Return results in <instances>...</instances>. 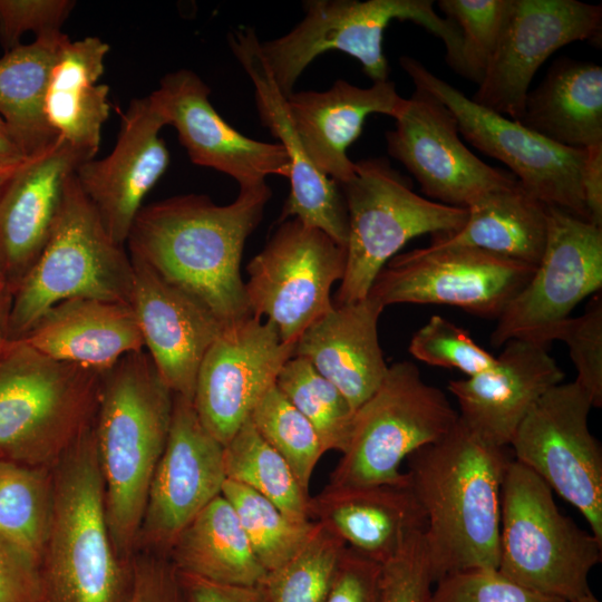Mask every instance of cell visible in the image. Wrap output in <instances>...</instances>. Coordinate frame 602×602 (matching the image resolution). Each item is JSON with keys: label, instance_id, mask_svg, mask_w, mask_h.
Returning a JSON list of instances; mask_svg holds the SVG:
<instances>
[{"label": "cell", "instance_id": "obj_1", "mask_svg": "<svg viewBox=\"0 0 602 602\" xmlns=\"http://www.w3.org/2000/svg\"><path fill=\"white\" fill-rule=\"evenodd\" d=\"M272 192L265 183L240 187L236 198L216 205L185 194L142 207L126 243L147 263L224 326L252 317L240 264L245 241L262 220Z\"/></svg>", "mask_w": 602, "mask_h": 602}, {"label": "cell", "instance_id": "obj_2", "mask_svg": "<svg viewBox=\"0 0 602 602\" xmlns=\"http://www.w3.org/2000/svg\"><path fill=\"white\" fill-rule=\"evenodd\" d=\"M406 460L409 486L426 517L433 584L457 572L497 570L507 447L486 443L458 418L448 434Z\"/></svg>", "mask_w": 602, "mask_h": 602}, {"label": "cell", "instance_id": "obj_3", "mask_svg": "<svg viewBox=\"0 0 602 602\" xmlns=\"http://www.w3.org/2000/svg\"><path fill=\"white\" fill-rule=\"evenodd\" d=\"M174 394L146 350L103 373L93 433L116 553L132 561L149 486L166 445Z\"/></svg>", "mask_w": 602, "mask_h": 602}, {"label": "cell", "instance_id": "obj_4", "mask_svg": "<svg viewBox=\"0 0 602 602\" xmlns=\"http://www.w3.org/2000/svg\"><path fill=\"white\" fill-rule=\"evenodd\" d=\"M52 478L38 602H128L133 560L116 553L109 533L93 425L52 466Z\"/></svg>", "mask_w": 602, "mask_h": 602}, {"label": "cell", "instance_id": "obj_5", "mask_svg": "<svg viewBox=\"0 0 602 602\" xmlns=\"http://www.w3.org/2000/svg\"><path fill=\"white\" fill-rule=\"evenodd\" d=\"M103 373L9 340L0 358V458L51 468L94 424Z\"/></svg>", "mask_w": 602, "mask_h": 602}, {"label": "cell", "instance_id": "obj_6", "mask_svg": "<svg viewBox=\"0 0 602 602\" xmlns=\"http://www.w3.org/2000/svg\"><path fill=\"white\" fill-rule=\"evenodd\" d=\"M107 233L75 173L51 235L12 292L8 339L23 338L56 304L75 298L130 304L133 264Z\"/></svg>", "mask_w": 602, "mask_h": 602}, {"label": "cell", "instance_id": "obj_7", "mask_svg": "<svg viewBox=\"0 0 602 602\" xmlns=\"http://www.w3.org/2000/svg\"><path fill=\"white\" fill-rule=\"evenodd\" d=\"M602 542L559 509L553 491L511 459L502 486L497 571L536 592L574 602L591 590Z\"/></svg>", "mask_w": 602, "mask_h": 602}, {"label": "cell", "instance_id": "obj_8", "mask_svg": "<svg viewBox=\"0 0 602 602\" xmlns=\"http://www.w3.org/2000/svg\"><path fill=\"white\" fill-rule=\"evenodd\" d=\"M303 19L285 35L261 41L260 51L278 87L288 97L318 56L337 50L356 58L373 81L388 80L383 32L397 20H410L440 38L446 62L458 71L460 30L441 18L433 0H305Z\"/></svg>", "mask_w": 602, "mask_h": 602}, {"label": "cell", "instance_id": "obj_9", "mask_svg": "<svg viewBox=\"0 0 602 602\" xmlns=\"http://www.w3.org/2000/svg\"><path fill=\"white\" fill-rule=\"evenodd\" d=\"M339 186L348 212V237L334 305L366 298L378 273L408 241L454 233L467 219L465 207L415 193L411 182L386 157L356 162L353 177Z\"/></svg>", "mask_w": 602, "mask_h": 602}, {"label": "cell", "instance_id": "obj_10", "mask_svg": "<svg viewBox=\"0 0 602 602\" xmlns=\"http://www.w3.org/2000/svg\"><path fill=\"white\" fill-rule=\"evenodd\" d=\"M457 420L446 395L427 383L415 363L395 362L355 410L348 444L327 485H407L401 463L448 434Z\"/></svg>", "mask_w": 602, "mask_h": 602}, {"label": "cell", "instance_id": "obj_11", "mask_svg": "<svg viewBox=\"0 0 602 602\" xmlns=\"http://www.w3.org/2000/svg\"><path fill=\"white\" fill-rule=\"evenodd\" d=\"M399 64L416 89L430 94L450 110L459 134L505 164L531 195L546 206L589 221L581 185L586 149L555 144L520 122L476 104L412 57L402 56Z\"/></svg>", "mask_w": 602, "mask_h": 602}, {"label": "cell", "instance_id": "obj_12", "mask_svg": "<svg viewBox=\"0 0 602 602\" xmlns=\"http://www.w3.org/2000/svg\"><path fill=\"white\" fill-rule=\"evenodd\" d=\"M592 407L579 383H557L525 416L509 448L516 462L581 513L602 542V450L589 428Z\"/></svg>", "mask_w": 602, "mask_h": 602}, {"label": "cell", "instance_id": "obj_13", "mask_svg": "<svg viewBox=\"0 0 602 602\" xmlns=\"http://www.w3.org/2000/svg\"><path fill=\"white\" fill-rule=\"evenodd\" d=\"M344 269V246L297 219L281 222L246 266L252 315H265L282 342L295 344L308 327L332 309L330 290Z\"/></svg>", "mask_w": 602, "mask_h": 602}, {"label": "cell", "instance_id": "obj_14", "mask_svg": "<svg viewBox=\"0 0 602 602\" xmlns=\"http://www.w3.org/2000/svg\"><path fill=\"white\" fill-rule=\"evenodd\" d=\"M535 266L480 249L429 244L395 255L376 276L369 295L396 303L446 304L497 319L531 280Z\"/></svg>", "mask_w": 602, "mask_h": 602}, {"label": "cell", "instance_id": "obj_15", "mask_svg": "<svg viewBox=\"0 0 602 602\" xmlns=\"http://www.w3.org/2000/svg\"><path fill=\"white\" fill-rule=\"evenodd\" d=\"M602 288V227L547 206L545 247L527 284L491 333L493 347L524 340L548 347L573 309Z\"/></svg>", "mask_w": 602, "mask_h": 602}, {"label": "cell", "instance_id": "obj_16", "mask_svg": "<svg viewBox=\"0 0 602 602\" xmlns=\"http://www.w3.org/2000/svg\"><path fill=\"white\" fill-rule=\"evenodd\" d=\"M226 480L224 446L201 423L193 399L174 395L165 448L148 491L137 546L167 556L187 524Z\"/></svg>", "mask_w": 602, "mask_h": 602}, {"label": "cell", "instance_id": "obj_17", "mask_svg": "<svg viewBox=\"0 0 602 602\" xmlns=\"http://www.w3.org/2000/svg\"><path fill=\"white\" fill-rule=\"evenodd\" d=\"M602 7L576 0H509L498 45L472 100L520 120L530 85L542 64L565 45L594 40Z\"/></svg>", "mask_w": 602, "mask_h": 602}, {"label": "cell", "instance_id": "obj_18", "mask_svg": "<svg viewBox=\"0 0 602 602\" xmlns=\"http://www.w3.org/2000/svg\"><path fill=\"white\" fill-rule=\"evenodd\" d=\"M295 344L253 315L225 327L200 365L193 404L207 431L225 446L275 385Z\"/></svg>", "mask_w": 602, "mask_h": 602}, {"label": "cell", "instance_id": "obj_19", "mask_svg": "<svg viewBox=\"0 0 602 602\" xmlns=\"http://www.w3.org/2000/svg\"><path fill=\"white\" fill-rule=\"evenodd\" d=\"M459 135L450 110L416 89L395 128L386 132L387 151L431 201L466 208L486 191L516 178L475 156Z\"/></svg>", "mask_w": 602, "mask_h": 602}, {"label": "cell", "instance_id": "obj_20", "mask_svg": "<svg viewBox=\"0 0 602 602\" xmlns=\"http://www.w3.org/2000/svg\"><path fill=\"white\" fill-rule=\"evenodd\" d=\"M210 87L190 69L166 74L149 99L167 125L175 127L192 163L233 177L240 187L290 176V158L279 143L244 136L215 110Z\"/></svg>", "mask_w": 602, "mask_h": 602}, {"label": "cell", "instance_id": "obj_21", "mask_svg": "<svg viewBox=\"0 0 602 602\" xmlns=\"http://www.w3.org/2000/svg\"><path fill=\"white\" fill-rule=\"evenodd\" d=\"M166 125L148 96L133 99L123 114L111 153L81 163L75 172L82 193L117 244L126 243L143 200L168 167L169 153L159 136Z\"/></svg>", "mask_w": 602, "mask_h": 602}, {"label": "cell", "instance_id": "obj_22", "mask_svg": "<svg viewBox=\"0 0 602 602\" xmlns=\"http://www.w3.org/2000/svg\"><path fill=\"white\" fill-rule=\"evenodd\" d=\"M227 41L252 81L261 123L278 138L291 162L290 194L283 205L280 222L297 219L307 226L324 232L346 247L348 212L342 191L308 158L289 115L287 97L261 55L256 31L247 27L239 28L229 33Z\"/></svg>", "mask_w": 602, "mask_h": 602}, {"label": "cell", "instance_id": "obj_23", "mask_svg": "<svg viewBox=\"0 0 602 602\" xmlns=\"http://www.w3.org/2000/svg\"><path fill=\"white\" fill-rule=\"evenodd\" d=\"M129 258L130 305L144 348L172 392L193 399L203 357L225 327L195 298L140 259Z\"/></svg>", "mask_w": 602, "mask_h": 602}, {"label": "cell", "instance_id": "obj_24", "mask_svg": "<svg viewBox=\"0 0 602 602\" xmlns=\"http://www.w3.org/2000/svg\"><path fill=\"white\" fill-rule=\"evenodd\" d=\"M488 369L450 380L448 390L458 404L459 420L479 438L497 447L511 440L533 406L564 372L547 347L509 340Z\"/></svg>", "mask_w": 602, "mask_h": 602}, {"label": "cell", "instance_id": "obj_25", "mask_svg": "<svg viewBox=\"0 0 602 602\" xmlns=\"http://www.w3.org/2000/svg\"><path fill=\"white\" fill-rule=\"evenodd\" d=\"M88 159L59 139L29 158L9 179L0 200V272L12 292L51 235L68 177Z\"/></svg>", "mask_w": 602, "mask_h": 602}, {"label": "cell", "instance_id": "obj_26", "mask_svg": "<svg viewBox=\"0 0 602 602\" xmlns=\"http://www.w3.org/2000/svg\"><path fill=\"white\" fill-rule=\"evenodd\" d=\"M408 105L394 81L359 87L338 79L322 91H292L287 97L289 115L312 165L341 185L355 175L349 146L360 136L367 117L383 114L399 118Z\"/></svg>", "mask_w": 602, "mask_h": 602}, {"label": "cell", "instance_id": "obj_27", "mask_svg": "<svg viewBox=\"0 0 602 602\" xmlns=\"http://www.w3.org/2000/svg\"><path fill=\"white\" fill-rule=\"evenodd\" d=\"M311 521L321 523L356 552L385 564L418 533L424 511L407 485L326 486L309 498Z\"/></svg>", "mask_w": 602, "mask_h": 602}, {"label": "cell", "instance_id": "obj_28", "mask_svg": "<svg viewBox=\"0 0 602 602\" xmlns=\"http://www.w3.org/2000/svg\"><path fill=\"white\" fill-rule=\"evenodd\" d=\"M383 309L369 294L357 302L333 304L295 343L293 356L308 359L353 410L375 392L388 370L377 331Z\"/></svg>", "mask_w": 602, "mask_h": 602}, {"label": "cell", "instance_id": "obj_29", "mask_svg": "<svg viewBox=\"0 0 602 602\" xmlns=\"http://www.w3.org/2000/svg\"><path fill=\"white\" fill-rule=\"evenodd\" d=\"M19 340L54 360L99 372L144 350L130 304L88 298L56 304Z\"/></svg>", "mask_w": 602, "mask_h": 602}, {"label": "cell", "instance_id": "obj_30", "mask_svg": "<svg viewBox=\"0 0 602 602\" xmlns=\"http://www.w3.org/2000/svg\"><path fill=\"white\" fill-rule=\"evenodd\" d=\"M109 46L98 37L62 43L51 68L45 100L46 120L59 139L89 158L99 149L109 116V87L98 84Z\"/></svg>", "mask_w": 602, "mask_h": 602}, {"label": "cell", "instance_id": "obj_31", "mask_svg": "<svg viewBox=\"0 0 602 602\" xmlns=\"http://www.w3.org/2000/svg\"><path fill=\"white\" fill-rule=\"evenodd\" d=\"M518 122L565 147L602 144V67L556 59L537 87L528 90Z\"/></svg>", "mask_w": 602, "mask_h": 602}, {"label": "cell", "instance_id": "obj_32", "mask_svg": "<svg viewBox=\"0 0 602 602\" xmlns=\"http://www.w3.org/2000/svg\"><path fill=\"white\" fill-rule=\"evenodd\" d=\"M464 225L433 235L431 245H464L536 266L547 233V206L516 179L491 188L467 207Z\"/></svg>", "mask_w": 602, "mask_h": 602}, {"label": "cell", "instance_id": "obj_33", "mask_svg": "<svg viewBox=\"0 0 602 602\" xmlns=\"http://www.w3.org/2000/svg\"><path fill=\"white\" fill-rule=\"evenodd\" d=\"M167 557L177 572L221 583L255 585L266 574L222 494L178 534Z\"/></svg>", "mask_w": 602, "mask_h": 602}, {"label": "cell", "instance_id": "obj_34", "mask_svg": "<svg viewBox=\"0 0 602 602\" xmlns=\"http://www.w3.org/2000/svg\"><path fill=\"white\" fill-rule=\"evenodd\" d=\"M68 38L61 31L39 37L0 57V117L28 159L59 140L46 120L43 100L51 68Z\"/></svg>", "mask_w": 602, "mask_h": 602}, {"label": "cell", "instance_id": "obj_35", "mask_svg": "<svg viewBox=\"0 0 602 602\" xmlns=\"http://www.w3.org/2000/svg\"><path fill=\"white\" fill-rule=\"evenodd\" d=\"M226 479L240 483L272 502L289 520L311 521L309 498L284 458L249 419L224 446Z\"/></svg>", "mask_w": 602, "mask_h": 602}, {"label": "cell", "instance_id": "obj_36", "mask_svg": "<svg viewBox=\"0 0 602 602\" xmlns=\"http://www.w3.org/2000/svg\"><path fill=\"white\" fill-rule=\"evenodd\" d=\"M52 467L0 458V536L40 559L52 514Z\"/></svg>", "mask_w": 602, "mask_h": 602}, {"label": "cell", "instance_id": "obj_37", "mask_svg": "<svg viewBox=\"0 0 602 602\" xmlns=\"http://www.w3.org/2000/svg\"><path fill=\"white\" fill-rule=\"evenodd\" d=\"M275 385L311 423L326 452L344 450L355 410L343 394L308 359L291 357L281 368Z\"/></svg>", "mask_w": 602, "mask_h": 602}, {"label": "cell", "instance_id": "obj_38", "mask_svg": "<svg viewBox=\"0 0 602 602\" xmlns=\"http://www.w3.org/2000/svg\"><path fill=\"white\" fill-rule=\"evenodd\" d=\"M221 494L233 506L255 556L266 572L291 560L315 528V521L293 522L268 498L240 483L226 479Z\"/></svg>", "mask_w": 602, "mask_h": 602}, {"label": "cell", "instance_id": "obj_39", "mask_svg": "<svg viewBox=\"0 0 602 602\" xmlns=\"http://www.w3.org/2000/svg\"><path fill=\"white\" fill-rule=\"evenodd\" d=\"M347 545L317 522L303 547L259 583L269 602H324Z\"/></svg>", "mask_w": 602, "mask_h": 602}, {"label": "cell", "instance_id": "obj_40", "mask_svg": "<svg viewBox=\"0 0 602 602\" xmlns=\"http://www.w3.org/2000/svg\"><path fill=\"white\" fill-rule=\"evenodd\" d=\"M262 438L288 463L302 489L310 495L313 470L326 449L311 423L271 387L250 417Z\"/></svg>", "mask_w": 602, "mask_h": 602}, {"label": "cell", "instance_id": "obj_41", "mask_svg": "<svg viewBox=\"0 0 602 602\" xmlns=\"http://www.w3.org/2000/svg\"><path fill=\"white\" fill-rule=\"evenodd\" d=\"M437 6L460 30L457 74L479 85L502 36L509 0H439Z\"/></svg>", "mask_w": 602, "mask_h": 602}, {"label": "cell", "instance_id": "obj_42", "mask_svg": "<svg viewBox=\"0 0 602 602\" xmlns=\"http://www.w3.org/2000/svg\"><path fill=\"white\" fill-rule=\"evenodd\" d=\"M409 352L426 365L457 369L467 377L488 369L496 360L465 329L439 314L414 333Z\"/></svg>", "mask_w": 602, "mask_h": 602}, {"label": "cell", "instance_id": "obj_43", "mask_svg": "<svg viewBox=\"0 0 602 602\" xmlns=\"http://www.w3.org/2000/svg\"><path fill=\"white\" fill-rule=\"evenodd\" d=\"M565 342L576 370L575 382L589 396L592 406H602V295L593 294L585 311L563 321L554 341Z\"/></svg>", "mask_w": 602, "mask_h": 602}, {"label": "cell", "instance_id": "obj_44", "mask_svg": "<svg viewBox=\"0 0 602 602\" xmlns=\"http://www.w3.org/2000/svg\"><path fill=\"white\" fill-rule=\"evenodd\" d=\"M433 585L427 602H567L525 588L497 570L457 572Z\"/></svg>", "mask_w": 602, "mask_h": 602}, {"label": "cell", "instance_id": "obj_45", "mask_svg": "<svg viewBox=\"0 0 602 602\" xmlns=\"http://www.w3.org/2000/svg\"><path fill=\"white\" fill-rule=\"evenodd\" d=\"M71 0H0V43L4 52L21 45L29 31L36 38L60 32L75 7Z\"/></svg>", "mask_w": 602, "mask_h": 602}, {"label": "cell", "instance_id": "obj_46", "mask_svg": "<svg viewBox=\"0 0 602 602\" xmlns=\"http://www.w3.org/2000/svg\"><path fill=\"white\" fill-rule=\"evenodd\" d=\"M382 566V602H427L433 582L423 533Z\"/></svg>", "mask_w": 602, "mask_h": 602}, {"label": "cell", "instance_id": "obj_47", "mask_svg": "<svg viewBox=\"0 0 602 602\" xmlns=\"http://www.w3.org/2000/svg\"><path fill=\"white\" fill-rule=\"evenodd\" d=\"M382 564L347 547L324 602H382Z\"/></svg>", "mask_w": 602, "mask_h": 602}, {"label": "cell", "instance_id": "obj_48", "mask_svg": "<svg viewBox=\"0 0 602 602\" xmlns=\"http://www.w3.org/2000/svg\"><path fill=\"white\" fill-rule=\"evenodd\" d=\"M133 571L128 602H186L178 573L167 556L148 552L135 554Z\"/></svg>", "mask_w": 602, "mask_h": 602}, {"label": "cell", "instance_id": "obj_49", "mask_svg": "<svg viewBox=\"0 0 602 602\" xmlns=\"http://www.w3.org/2000/svg\"><path fill=\"white\" fill-rule=\"evenodd\" d=\"M39 561L0 536V602H38Z\"/></svg>", "mask_w": 602, "mask_h": 602}, {"label": "cell", "instance_id": "obj_50", "mask_svg": "<svg viewBox=\"0 0 602 602\" xmlns=\"http://www.w3.org/2000/svg\"><path fill=\"white\" fill-rule=\"evenodd\" d=\"M177 573L186 602H269L260 584H229Z\"/></svg>", "mask_w": 602, "mask_h": 602}, {"label": "cell", "instance_id": "obj_51", "mask_svg": "<svg viewBox=\"0 0 602 602\" xmlns=\"http://www.w3.org/2000/svg\"><path fill=\"white\" fill-rule=\"evenodd\" d=\"M581 185L589 222L602 227V144L586 148Z\"/></svg>", "mask_w": 602, "mask_h": 602}, {"label": "cell", "instance_id": "obj_52", "mask_svg": "<svg viewBox=\"0 0 602 602\" xmlns=\"http://www.w3.org/2000/svg\"><path fill=\"white\" fill-rule=\"evenodd\" d=\"M27 161V156L16 143L4 120L0 117V172L13 174Z\"/></svg>", "mask_w": 602, "mask_h": 602}, {"label": "cell", "instance_id": "obj_53", "mask_svg": "<svg viewBox=\"0 0 602 602\" xmlns=\"http://www.w3.org/2000/svg\"><path fill=\"white\" fill-rule=\"evenodd\" d=\"M11 299L12 289L4 275L0 272V358L9 342L7 327Z\"/></svg>", "mask_w": 602, "mask_h": 602}, {"label": "cell", "instance_id": "obj_54", "mask_svg": "<svg viewBox=\"0 0 602 602\" xmlns=\"http://www.w3.org/2000/svg\"><path fill=\"white\" fill-rule=\"evenodd\" d=\"M16 172H17V171H16ZM16 172H14V173H16ZM14 173H13V174H14ZM13 174L0 172V200H1V197H2V194H3V192H4V188H6V186H7L8 182H9V179L11 178V176H12Z\"/></svg>", "mask_w": 602, "mask_h": 602}, {"label": "cell", "instance_id": "obj_55", "mask_svg": "<svg viewBox=\"0 0 602 602\" xmlns=\"http://www.w3.org/2000/svg\"><path fill=\"white\" fill-rule=\"evenodd\" d=\"M574 602H600L598 598L590 591L582 598L575 600Z\"/></svg>", "mask_w": 602, "mask_h": 602}]
</instances>
